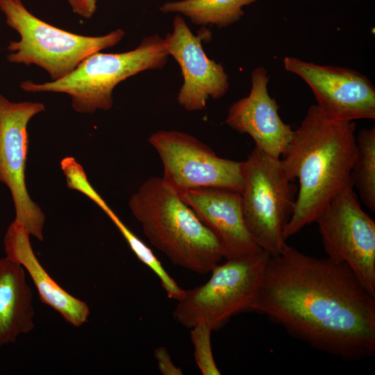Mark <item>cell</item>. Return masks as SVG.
Instances as JSON below:
<instances>
[{"instance_id":"obj_3","label":"cell","mask_w":375,"mask_h":375,"mask_svg":"<svg viewBox=\"0 0 375 375\" xmlns=\"http://www.w3.org/2000/svg\"><path fill=\"white\" fill-rule=\"evenodd\" d=\"M128 206L151 244L173 265L206 274L223 258L215 235L162 178L147 179Z\"/></svg>"},{"instance_id":"obj_19","label":"cell","mask_w":375,"mask_h":375,"mask_svg":"<svg viewBox=\"0 0 375 375\" xmlns=\"http://www.w3.org/2000/svg\"><path fill=\"white\" fill-rule=\"evenodd\" d=\"M102 210L119 229L138 258L157 275L167 297L177 301L181 299L185 290L182 289L170 276L152 251L119 219L108 205Z\"/></svg>"},{"instance_id":"obj_22","label":"cell","mask_w":375,"mask_h":375,"mask_svg":"<svg viewBox=\"0 0 375 375\" xmlns=\"http://www.w3.org/2000/svg\"><path fill=\"white\" fill-rule=\"evenodd\" d=\"M98 0H67L72 11L86 19L91 18L97 10Z\"/></svg>"},{"instance_id":"obj_8","label":"cell","mask_w":375,"mask_h":375,"mask_svg":"<svg viewBox=\"0 0 375 375\" xmlns=\"http://www.w3.org/2000/svg\"><path fill=\"white\" fill-rule=\"evenodd\" d=\"M163 166V181L180 196L202 188L241 193L243 162L219 157L194 136L178 131H158L148 138Z\"/></svg>"},{"instance_id":"obj_2","label":"cell","mask_w":375,"mask_h":375,"mask_svg":"<svg viewBox=\"0 0 375 375\" xmlns=\"http://www.w3.org/2000/svg\"><path fill=\"white\" fill-rule=\"evenodd\" d=\"M356 124L331 119L309 107L281 160L289 178L299 181L286 240L318 215L338 194L353 188L351 170L356 153Z\"/></svg>"},{"instance_id":"obj_17","label":"cell","mask_w":375,"mask_h":375,"mask_svg":"<svg viewBox=\"0 0 375 375\" xmlns=\"http://www.w3.org/2000/svg\"><path fill=\"white\" fill-rule=\"evenodd\" d=\"M256 1L181 0L165 2L159 10L165 13L182 14L196 25H215L220 28L239 21L244 14L242 8Z\"/></svg>"},{"instance_id":"obj_15","label":"cell","mask_w":375,"mask_h":375,"mask_svg":"<svg viewBox=\"0 0 375 375\" xmlns=\"http://www.w3.org/2000/svg\"><path fill=\"white\" fill-rule=\"evenodd\" d=\"M30 235L27 229L14 219L3 239L6 257L22 265L28 272L44 303L58 312L69 324L81 326L88 320L89 306L65 291L49 275L34 253Z\"/></svg>"},{"instance_id":"obj_20","label":"cell","mask_w":375,"mask_h":375,"mask_svg":"<svg viewBox=\"0 0 375 375\" xmlns=\"http://www.w3.org/2000/svg\"><path fill=\"white\" fill-rule=\"evenodd\" d=\"M190 338L194 347L196 364L203 375H219L211 347L212 329L204 324H199L190 328Z\"/></svg>"},{"instance_id":"obj_1","label":"cell","mask_w":375,"mask_h":375,"mask_svg":"<svg viewBox=\"0 0 375 375\" xmlns=\"http://www.w3.org/2000/svg\"><path fill=\"white\" fill-rule=\"evenodd\" d=\"M256 312L345 361L375 356V296L344 263L285 244L269 258Z\"/></svg>"},{"instance_id":"obj_23","label":"cell","mask_w":375,"mask_h":375,"mask_svg":"<svg viewBox=\"0 0 375 375\" xmlns=\"http://www.w3.org/2000/svg\"><path fill=\"white\" fill-rule=\"evenodd\" d=\"M1 342H0V347H1Z\"/></svg>"},{"instance_id":"obj_14","label":"cell","mask_w":375,"mask_h":375,"mask_svg":"<svg viewBox=\"0 0 375 375\" xmlns=\"http://www.w3.org/2000/svg\"><path fill=\"white\" fill-rule=\"evenodd\" d=\"M269 76L263 67L253 69L248 96L228 108L225 123L232 129L249 135L255 146L280 158L292 140L294 131L281 119L278 106L268 92Z\"/></svg>"},{"instance_id":"obj_21","label":"cell","mask_w":375,"mask_h":375,"mask_svg":"<svg viewBox=\"0 0 375 375\" xmlns=\"http://www.w3.org/2000/svg\"><path fill=\"white\" fill-rule=\"evenodd\" d=\"M154 357L157 360L159 371L163 375H182L181 369L172 362L167 349L158 347L154 351Z\"/></svg>"},{"instance_id":"obj_16","label":"cell","mask_w":375,"mask_h":375,"mask_svg":"<svg viewBox=\"0 0 375 375\" xmlns=\"http://www.w3.org/2000/svg\"><path fill=\"white\" fill-rule=\"evenodd\" d=\"M33 293L23 267L8 258H0V342H15L34 328Z\"/></svg>"},{"instance_id":"obj_12","label":"cell","mask_w":375,"mask_h":375,"mask_svg":"<svg viewBox=\"0 0 375 375\" xmlns=\"http://www.w3.org/2000/svg\"><path fill=\"white\" fill-rule=\"evenodd\" d=\"M210 35L206 28L202 35H194L177 14L173 20V32L164 38L168 54L181 67L183 83L177 101L188 111L205 109L209 97L222 98L229 88L228 76L223 65L210 59L203 49L201 40Z\"/></svg>"},{"instance_id":"obj_6","label":"cell","mask_w":375,"mask_h":375,"mask_svg":"<svg viewBox=\"0 0 375 375\" xmlns=\"http://www.w3.org/2000/svg\"><path fill=\"white\" fill-rule=\"evenodd\" d=\"M269 256L262 250L218 264L207 282L185 291L173 312L174 319L188 328L204 324L217 331L238 314L256 312Z\"/></svg>"},{"instance_id":"obj_4","label":"cell","mask_w":375,"mask_h":375,"mask_svg":"<svg viewBox=\"0 0 375 375\" xmlns=\"http://www.w3.org/2000/svg\"><path fill=\"white\" fill-rule=\"evenodd\" d=\"M168 56L165 39L155 34L144 38L138 47L128 51L92 53L60 79L43 83L27 80L19 86L28 92L67 94L78 112L108 110L113 105L112 92L117 84L140 72L162 69Z\"/></svg>"},{"instance_id":"obj_5","label":"cell","mask_w":375,"mask_h":375,"mask_svg":"<svg viewBox=\"0 0 375 375\" xmlns=\"http://www.w3.org/2000/svg\"><path fill=\"white\" fill-rule=\"evenodd\" d=\"M0 10L8 26L20 39L7 47L10 62L35 65L44 69L52 81L72 72L88 56L118 44L125 32L117 29L101 36L70 33L34 16L22 0H0Z\"/></svg>"},{"instance_id":"obj_7","label":"cell","mask_w":375,"mask_h":375,"mask_svg":"<svg viewBox=\"0 0 375 375\" xmlns=\"http://www.w3.org/2000/svg\"><path fill=\"white\" fill-rule=\"evenodd\" d=\"M241 206L245 224L260 249L270 256L285 246V228L292 214L298 188L280 158L254 147L243 162Z\"/></svg>"},{"instance_id":"obj_18","label":"cell","mask_w":375,"mask_h":375,"mask_svg":"<svg viewBox=\"0 0 375 375\" xmlns=\"http://www.w3.org/2000/svg\"><path fill=\"white\" fill-rule=\"evenodd\" d=\"M356 153L351 181L362 203L375 210V127L364 128L356 137Z\"/></svg>"},{"instance_id":"obj_9","label":"cell","mask_w":375,"mask_h":375,"mask_svg":"<svg viewBox=\"0 0 375 375\" xmlns=\"http://www.w3.org/2000/svg\"><path fill=\"white\" fill-rule=\"evenodd\" d=\"M315 222L327 258L346 264L375 296V222L353 188L335 197Z\"/></svg>"},{"instance_id":"obj_10","label":"cell","mask_w":375,"mask_h":375,"mask_svg":"<svg viewBox=\"0 0 375 375\" xmlns=\"http://www.w3.org/2000/svg\"><path fill=\"white\" fill-rule=\"evenodd\" d=\"M44 110L42 103L12 102L0 94V181L10 191L15 219L40 241L44 238L45 215L28 194L25 171L27 126L33 116Z\"/></svg>"},{"instance_id":"obj_13","label":"cell","mask_w":375,"mask_h":375,"mask_svg":"<svg viewBox=\"0 0 375 375\" xmlns=\"http://www.w3.org/2000/svg\"><path fill=\"white\" fill-rule=\"evenodd\" d=\"M181 197L215 235L223 258L232 260L262 251L245 224L240 192L202 188L188 190Z\"/></svg>"},{"instance_id":"obj_11","label":"cell","mask_w":375,"mask_h":375,"mask_svg":"<svg viewBox=\"0 0 375 375\" xmlns=\"http://www.w3.org/2000/svg\"><path fill=\"white\" fill-rule=\"evenodd\" d=\"M283 66L310 87L317 107L326 117L343 122L375 119V88L361 73L293 57L284 58Z\"/></svg>"}]
</instances>
